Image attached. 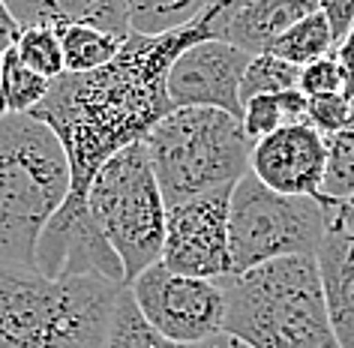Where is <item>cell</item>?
<instances>
[{
  "instance_id": "obj_1",
  "label": "cell",
  "mask_w": 354,
  "mask_h": 348,
  "mask_svg": "<svg viewBox=\"0 0 354 348\" xmlns=\"http://www.w3.org/2000/svg\"><path fill=\"white\" fill-rule=\"evenodd\" d=\"M228 0H216L187 28L159 37L129 33L120 55L93 73H66L51 82L46 102L33 111L66 150L73 186L69 208H84L100 168L127 150L165 118L168 73L187 48L223 37Z\"/></svg>"
},
{
  "instance_id": "obj_2",
  "label": "cell",
  "mask_w": 354,
  "mask_h": 348,
  "mask_svg": "<svg viewBox=\"0 0 354 348\" xmlns=\"http://www.w3.org/2000/svg\"><path fill=\"white\" fill-rule=\"evenodd\" d=\"M123 289L0 262V348H102Z\"/></svg>"
},
{
  "instance_id": "obj_3",
  "label": "cell",
  "mask_w": 354,
  "mask_h": 348,
  "mask_svg": "<svg viewBox=\"0 0 354 348\" xmlns=\"http://www.w3.org/2000/svg\"><path fill=\"white\" fill-rule=\"evenodd\" d=\"M225 333L252 348H339L327 321L315 255L273 258L219 280Z\"/></svg>"
},
{
  "instance_id": "obj_4",
  "label": "cell",
  "mask_w": 354,
  "mask_h": 348,
  "mask_svg": "<svg viewBox=\"0 0 354 348\" xmlns=\"http://www.w3.org/2000/svg\"><path fill=\"white\" fill-rule=\"evenodd\" d=\"M73 186L60 138L33 114L0 118V262L33 267L37 244Z\"/></svg>"
},
{
  "instance_id": "obj_5",
  "label": "cell",
  "mask_w": 354,
  "mask_h": 348,
  "mask_svg": "<svg viewBox=\"0 0 354 348\" xmlns=\"http://www.w3.org/2000/svg\"><path fill=\"white\" fill-rule=\"evenodd\" d=\"M165 204L234 186L250 174L252 141L241 118L219 109H174L145 136Z\"/></svg>"
},
{
  "instance_id": "obj_6",
  "label": "cell",
  "mask_w": 354,
  "mask_h": 348,
  "mask_svg": "<svg viewBox=\"0 0 354 348\" xmlns=\"http://www.w3.org/2000/svg\"><path fill=\"white\" fill-rule=\"evenodd\" d=\"M87 210L109 246L118 253L127 285L136 282L147 267L162 262L168 204L147 159L145 141L120 150L100 168L87 192Z\"/></svg>"
},
{
  "instance_id": "obj_7",
  "label": "cell",
  "mask_w": 354,
  "mask_h": 348,
  "mask_svg": "<svg viewBox=\"0 0 354 348\" xmlns=\"http://www.w3.org/2000/svg\"><path fill=\"white\" fill-rule=\"evenodd\" d=\"M327 231V208L322 199L282 195L264 186L255 174L234 183L228 240L234 273L259 267L273 258L315 255Z\"/></svg>"
},
{
  "instance_id": "obj_8",
  "label": "cell",
  "mask_w": 354,
  "mask_h": 348,
  "mask_svg": "<svg viewBox=\"0 0 354 348\" xmlns=\"http://www.w3.org/2000/svg\"><path fill=\"white\" fill-rule=\"evenodd\" d=\"M141 315L180 345H198L225 330V294L219 280L174 273L159 262L129 285Z\"/></svg>"
},
{
  "instance_id": "obj_9",
  "label": "cell",
  "mask_w": 354,
  "mask_h": 348,
  "mask_svg": "<svg viewBox=\"0 0 354 348\" xmlns=\"http://www.w3.org/2000/svg\"><path fill=\"white\" fill-rule=\"evenodd\" d=\"M232 192L234 186H219L168 208L162 246V264L168 271L198 280H225L234 273L228 240Z\"/></svg>"
},
{
  "instance_id": "obj_10",
  "label": "cell",
  "mask_w": 354,
  "mask_h": 348,
  "mask_svg": "<svg viewBox=\"0 0 354 348\" xmlns=\"http://www.w3.org/2000/svg\"><path fill=\"white\" fill-rule=\"evenodd\" d=\"M252 55L223 39H205L187 48L168 73L171 109H219L241 118V82Z\"/></svg>"
},
{
  "instance_id": "obj_11",
  "label": "cell",
  "mask_w": 354,
  "mask_h": 348,
  "mask_svg": "<svg viewBox=\"0 0 354 348\" xmlns=\"http://www.w3.org/2000/svg\"><path fill=\"white\" fill-rule=\"evenodd\" d=\"M33 267L51 280H64V276H100V280L127 285V273L118 253L102 237L100 226L93 222L91 210L69 208L64 204L51 222L42 231ZM129 289V285H127Z\"/></svg>"
},
{
  "instance_id": "obj_12",
  "label": "cell",
  "mask_w": 354,
  "mask_h": 348,
  "mask_svg": "<svg viewBox=\"0 0 354 348\" xmlns=\"http://www.w3.org/2000/svg\"><path fill=\"white\" fill-rule=\"evenodd\" d=\"M250 174L282 195L322 199L327 174V138L309 123L279 127L252 145Z\"/></svg>"
},
{
  "instance_id": "obj_13",
  "label": "cell",
  "mask_w": 354,
  "mask_h": 348,
  "mask_svg": "<svg viewBox=\"0 0 354 348\" xmlns=\"http://www.w3.org/2000/svg\"><path fill=\"white\" fill-rule=\"evenodd\" d=\"M313 12H318V0H228L219 39L255 57Z\"/></svg>"
},
{
  "instance_id": "obj_14",
  "label": "cell",
  "mask_w": 354,
  "mask_h": 348,
  "mask_svg": "<svg viewBox=\"0 0 354 348\" xmlns=\"http://www.w3.org/2000/svg\"><path fill=\"white\" fill-rule=\"evenodd\" d=\"M315 262L336 345L354 348V237L327 222Z\"/></svg>"
},
{
  "instance_id": "obj_15",
  "label": "cell",
  "mask_w": 354,
  "mask_h": 348,
  "mask_svg": "<svg viewBox=\"0 0 354 348\" xmlns=\"http://www.w3.org/2000/svg\"><path fill=\"white\" fill-rule=\"evenodd\" d=\"M19 28H69L87 24L118 37H129L127 0H3Z\"/></svg>"
},
{
  "instance_id": "obj_16",
  "label": "cell",
  "mask_w": 354,
  "mask_h": 348,
  "mask_svg": "<svg viewBox=\"0 0 354 348\" xmlns=\"http://www.w3.org/2000/svg\"><path fill=\"white\" fill-rule=\"evenodd\" d=\"M288 123H306V93L304 91L264 93V96H255V100L243 102L241 127L252 145L259 138L270 136V132H277L279 127H288Z\"/></svg>"
},
{
  "instance_id": "obj_17",
  "label": "cell",
  "mask_w": 354,
  "mask_h": 348,
  "mask_svg": "<svg viewBox=\"0 0 354 348\" xmlns=\"http://www.w3.org/2000/svg\"><path fill=\"white\" fill-rule=\"evenodd\" d=\"M216 0H127L129 30L141 37H159L177 28H187Z\"/></svg>"
},
{
  "instance_id": "obj_18",
  "label": "cell",
  "mask_w": 354,
  "mask_h": 348,
  "mask_svg": "<svg viewBox=\"0 0 354 348\" xmlns=\"http://www.w3.org/2000/svg\"><path fill=\"white\" fill-rule=\"evenodd\" d=\"M333 51H336V39H333L330 24H327L322 12H313L304 21H297L295 28H288L264 55H273L291 66L304 69L322 57H330Z\"/></svg>"
},
{
  "instance_id": "obj_19",
  "label": "cell",
  "mask_w": 354,
  "mask_h": 348,
  "mask_svg": "<svg viewBox=\"0 0 354 348\" xmlns=\"http://www.w3.org/2000/svg\"><path fill=\"white\" fill-rule=\"evenodd\" d=\"M60 46H64V64L66 73H93L105 64H111L120 55L127 37L118 33L87 28V24H69L60 28Z\"/></svg>"
},
{
  "instance_id": "obj_20",
  "label": "cell",
  "mask_w": 354,
  "mask_h": 348,
  "mask_svg": "<svg viewBox=\"0 0 354 348\" xmlns=\"http://www.w3.org/2000/svg\"><path fill=\"white\" fill-rule=\"evenodd\" d=\"M102 348H196V345H180V342H174V339L162 336L141 315L132 291L123 289L118 297V306H114V315H111Z\"/></svg>"
},
{
  "instance_id": "obj_21",
  "label": "cell",
  "mask_w": 354,
  "mask_h": 348,
  "mask_svg": "<svg viewBox=\"0 0 354 348\" xmlns=\"http://www.w3.org/2000/svg\"><path fill=\"white\" fill-rule=\"evenodd\" d=\"M51 82L24 64L15 48L3 51V93L10 114H33L46 102Z\"/></svg>"
},
{
  "instance_id": "obj_22",
  "label": "cell",
  "mask_w": 354,
  "mask_h": 348,
  "mask_svg": "<svg viewBox=\"0 0 354 348\" xmlns=\"http://www.w3.org/2000/svg\"><path fill=\"white\" fill-rule=\"evenodd\" d=\"M12 48L33 73H39L48 82H57L60 75H66L64 46H60V33L55 28H21Z\"/></svg>"
},
{
  "instance_id": "obj_23",
  "label": "cell",
  "mask_w": 354,
  "mask_h": 348,
  "mask_svg": "<svg viewBox=\"0 0 354 348\" xmlns=\"http://www.w3.org/2000/svg\"><path fill=\"white\" fill-rule=\"evenodd\" d=\"M286 91H300V66H291L273 55H255L241 82V102Z\"/></svg>"
},
{
  "instance_id": "obj_24",
  "label": "cell",
  "mask_w": 354,
  "mask_h": 348,
  "mask_svg": "<svg viewBox=\"0 0 354 348\" xmlns=\"http://www.w3.org/2000/svg\"><path fill=\"white\" fill-rule=\"evenodd\" d=\"M354 195V105L348 123L327 138V174H324V199L339 201Z\"/></svg>"
},
{
  "instance_id": "obj_25",
  "label": "cell",
  "mask_w": 354,
  "mask_h": 348,
  "mask_svg": "<svg viewBox=\"0 0 354 348\" xmlns=\"http://www.w3.org/2000/svg\"><path fill=\"white\" fill-rule=\"evenodd\" d=\"M351 100L345 93H322L306 96V123L315 127L324 138L336 136L351 118Z\"/></svg>"
},
{
  "instance_id": "obj_26",
  "label": "cell",
  "mask_w": 354,
  "mask_h": 348,
  "mask_svg": "<svg viewBox=\"0 0 354 348\" xmlns=\"http://www.w3.org/2000/svg\"><path fill=\"white\" fill-rule=\"evenodd\" d=\"M300 91L306 96L345 93V69L339 64V57L330 55L300 69Z\"/></svg>"
},
{
  "instance_id": "obj_27",
  "label": "cell",
  "mask_w": 354,
  "mask_h": 348,
  "mask_svg": "<svg viewBox=\"0 0 354 348\" xmlns=\"http://www.w3.org/2000/svg\"><path fill=\"white\" fill-rule=\"evenodd\" d=\"M318 12L330 24L336 48H339V42L348 37L354 28V0H318Z\"/></svg>"
},
{
  "instance_id": "obj_28",
  "label": "cell",
  "mask_w": 354,
  "mask_h": 348,
  "mask_svg": "<svg viewBox=\"0 0 354 348\" xmlns=\"http://www.w3.org/2000/svg\"><path fill=\"white\" fill-rule=\"evenodd\" d=\"M324 208H327V222L339 226L342 231H348V235L354 237V195H348V199H339V201L324 199Z\"/></svg>"
},
{
  "instance_id": "obj_29",
  "label": "cell",
  "mask_w": 354,
  "mask_h": 348,
  "mask_svg": "<svg viewBox=\"0 0 354 348\" xmlns=\"http://www.w3.org/2000/svg\"><path fill=\"white\" fill-rule=\"evenodd\" d=\"M333 55L339 57V64L345 69V96L354 102V28H351L348 37L339 42V48H336Z\"/></svg>"
},
{
  "instance_id": "obj_30",
  "label": "cell",
  "mask_w": 354,
  "mask_h": 348,
  "mask_svg": "<svg viewBox=\"0 0 354 348\" xmlns=\"http://www.w3.org/2000/svg\"><path fill=\"white\" fill-rule=\"evenodd\" d=\"M19 24L12 21V15H10V10L3 6V0H0V55H3L6 48H12V42H15V37H19Z\"/></svg>"
},
{
  "instance_id": "obj_31",
  "label": "cell",
  "mask_w": 354,
  "mask_h": 348,
  "mask_svg": "<svg viewBox=\"0 0 354 348\" xmlns=\"http://www.w3.org/2000/svg\"><path fill=\"white\" fill-rule=\"evenodd\" d=\"M196 348H252V345H246L243 339H237V336H232V333H216V336H210V339H205V342H198Z\"/></svg>"
},
{
  "instance_id": "obj_32",
  "label": "cell",
  "mask_w": 354,
  "mask_h": 348,
  "mask_svg": "<svg viewBox=\"0 0 354 348\" xmlns=\"http://www.w3.org/2000/svg\"><path fill=\"white\" fill-rule=\"evenodd\" d=\"M10 114V105H6V93H3V55H0V118Z\"/></svg>"
}]
</instances>
